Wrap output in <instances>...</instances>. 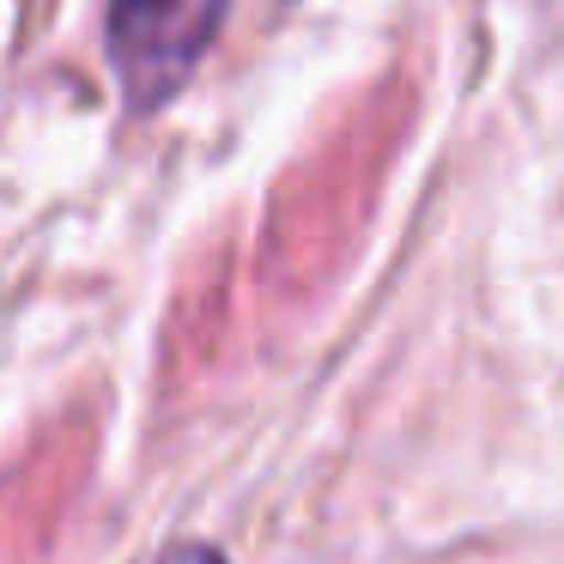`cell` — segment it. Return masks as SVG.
Instances as JSON below:
<instances>
[{
    "instance_id": "cell-1",
    "label": "cell",
    "mask_w": 564,
    "mask_h": 564,
    "mask_svg": "<svg viewBox=\"0 0 564 564\" xmlns=\"http://www.w3.org/2000/svg\"><path fill=\"white\" fill-rule=\"evenodd\" d=\"M225 19V0H110L104 50L122 79L128 110H159L188 86L213 31Z\"/></svg>"
},
{
    "instance_id": "cell-2",
    "label": "cell",
    "mask_w": 564,
    "mask_h": 564,
    "mask_svg": "<svg viewBox=\"0 0 564 564\" xmlns=\"http://www.w3.org/2000/svg\"><path fill=\"white\" fill-rule=\"evenodd\" d=\"M152 564H225V558L213 546H200V540H176V546H164Z\"/></svg>"
}]
</instances>
